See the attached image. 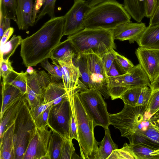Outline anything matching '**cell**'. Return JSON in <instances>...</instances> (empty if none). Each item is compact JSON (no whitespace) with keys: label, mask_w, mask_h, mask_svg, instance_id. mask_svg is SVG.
Masks as SVG:
<instances>
[{"label":"cell","mask_w":159,"mask_h":159,"mask_svg":"<svg viewBox=\"0 0 159 159\" xmlns=\"http://www.w3.org/2000/svg\"><path fill=\"white\" fill-rule=\"evenodd\" d=\"M64 23V16L50 19L36 32L23 39L20 55L25 67L36 66L50 58L61 42Z\"/></svg>","instance_id":"cell-1"},{"label":"cell","mask_w":159,"mask_h":159,"mask_svg":"<svg viewBox=\"0 0 159 159\" xmlns=\"http://www.w3.org/2000/svg\"><path fill=\"white\" fill-rule=\"evenodd\" d=\"M123 5L116 0H105L91 7L84 19L85 28L113 30L131 21Z\"/></svg>","instance_id":"cell-2"},{"label":"cell","mask_w":159,"mask_h":159,"mask_svg":"<svg viewBox=\"0 0 159 159\" xmlns=\"http://www.w3.org/2000/svg\"><path fill=\"white\" fill-rule=\"evenodd\" d=\"M78 54L93 53L102 58L111 49L116 48L112 30L85 28L68 35Z\"/></svg>","instance_id":"cell-3"},{"label":"cell","mask_w":159,"mask_h":159,"mask_svg":"<svg viewBox=\"0 0 159 159\" xmlns=\"http://www.w3.org/2000/svg\"><path fill=\"white\" fill-rule=\"evenodd\" d=\"M79 85L73 91V100L77 122L78 143L80 155L83 159H93L98 149V142L94 136L95 127L92 120L86 112L79 95Z\"/></svg>","instance_id":"cell-4"},{"label":"cell","mask_w":159,"mask_h":159,"mask_svg":"<svg viewBox=\"0 0 159 159\" xmlns=\"http://www.w3.org/2000/svg\"><path fill=\"white\" fill-rule=\"evenodd\" d=\"M150 84L149 78L141 65L134 66L128 72L119 76L107 78V88L112 100L120 98L127 89L142 88Z\"/></svg>","instance_id":"cell-5"},{"label":"cell","mask_w":159,"mask_h":159,"mask_svg":"<svg viewBox=\"0 0 159 159\" xmlns=\"http://www.w3.org/2000/svg\"><path fill=\"white\" fill-rule=\"evenodd\" d=\"M25 98L15 121L13 143L15 159H23L31 133L36 127Z\"/></svg>","instance_id":"cell-6"},{"label":"cell","mask_w":159,"mask_h":159,"mask_svg":"<svg viewBox=\"0 0 159 159\" xmlns=\"http://www.w3.org/2000/svg\"><path fill=\"white\" fill-rule=\"evenodd\" d=\"M99 92L81 87L79 95L88 115L93 121L95 127L99 125L104 129L110 125L107 105Z\"/></svg>","instance_id":"cell-7"},{"label":"cell","mask_w":159,"mask_h":159,"mask_svg":"<svg viewBox=\"0 0 159 159\" xmlns=\"http://www.w3.org/2000/svg\"><path fill=\"white\" fill-rule=\"evenodd\" d=\"M147 106H132L125 104L120 112L109 114L110 124L119 129L122 137L128 138L134 134L144 121Z\"/></svg>","instance_id":"cell-8"},{"label":"cell","mask_w":159,"mask_h":159,"mask_svg":"<svg viewBox=\"0 0 159 159\" xmlns=\"http://www.w3.org/2000/svg\"><path fill=\"white\" fill-rule=\"evenodd\" d=\"M25 73L27 88L25 95L32 108L43 102L46 90L52 81L50 75L44 70H34L31 74Z\"/></svg>","instance_id":"cell-9"},{"label":"cell","mask_w":159,"mask_h":159,"mask_svg":"<svg viewBox=\"0 0 159 159\" xmlns=\"http://www.w3.org/2000/svg\"><path fill=\"white\" fill-rule=\"evenodd\" d=\"M71 116V107L68 97L57 105H52L47 126L62 137L70 139Z\"/></svg>","instance_id":"cell-10"},{"label":"cell","mask_w":159,"mask_h":159,"mask_svg":"<svg viewBox=\"0 0 159 159\" xmlns=\"http://www.w3.org/2000/svg\"><path fill=\"white\" fill-rule=\"evenodd\" d=\"M90 7L87 1L74 0L72 6L64 15L63 36L72 35L85 28L84 18Z\"/></svg>","instance_id":"cell-11"},{"label":"cell","mask_w":159,"mask_h":159,"mask_svg":"<svg viewBox=\"0 0 159 159\" xmlns=\"http://www.w3.org/2000/svg\"><path fill=\"white\" fill-rule=\"evenodd\" d=\"M48 128L36 127L33 130L23 159H45L52 132Z\"/></svg>","instance_id":"cell-12"},{"label":"cell","mask_w":159,"mask_h":159,"mask_svg":"<svg viewBox=\"0 0 159 159\" xmlns=\"http://www.w3.org/2000/svg\"><path fill=\"white\" fill-rule=\"evenodd\" d=\"M89 70L88 89L98 91L107 98L110 96L107 88V76L101 58L93 53L85 54Z\"/></svg>","instance_id":"cell-13"},{"label":"cell","mask_w":159,"mask_h":159,"mask_svg":"<svg viewBox=\"0 0 159 159\" xmlns=\"http://www.w3.org/2000/svg\"><path fill=\"white\" fill-rule=\"evenodd\" d=\"M135 53L139 64L152 83L159 75V50L139 47Z\"/></svg>","instance_id":"cell-14"},{"label":"cell","mask_w":159,"mask_h":159,"mask_svg":"<svg viewBox=\"0 0 159 159\" xmlns=\"http://www.w3.org/2000/svg\"><path fill=\"white\" fill-rule=\"evenodd\" d=\"M146 27L145 23L141 22L125 23L112 30L113 38L121 41L128 40L133 43L138 41Z\"/></svg>","instance_id":"cell-15"},{"label":"cell","mask_w":159,"mask_h":159,"mask_svg":"<svg viewBox=\"0 0 159 159\" xmlns=\"http://www.w3.org/2000/svg\"><path fill=\"white\" fill-rule=\"evenodd\" d=\"M73 57H69L57 61V64L62 73V82L67 92L74 89L79 85L80 73L74 64Z\"/></svg>","instance_id":"cell-16"},{"label":"cell","mask_w":159,"mask_h":159,"mask_svg":"<svg viewBox=\"0 0 159 159\" xmlns=\"http://www.w3.org/2000/svg\"><path fill=\"white\" fill-rule=\"evenodd\" d=\"M16 23L20 30H27L33 26V0H17Z\"/></svg>","instance_id":"cell-17"},{"label":"cell","mask_w":159,"mask_h":159,"mask_svg":"<svg viewBox=\"0 0 159 159\" xmlns=\"http://www.w3.org/2000/svg\"><path fill=\"white\" fill-rule=\"evenodd\" d=\"M25 98V95L8 106L0 117V137L6 130L14 123Z\"/></svg>","instance_id":"cell-18"},{"label":"cell","mask_w":159,"mask_h":159,"mask_svg":"<svg viewBox=\"0 0 159 159\" xmlns=\"http://www.w3.org/2000/svg\"><path fill=\"white\" fill-rule=\"evenodd\" d=\"M14 127V123L6 130L0 137V159H15L13 143Z\"/></svg>","instance_id":"cell-19"},{"label":"cell","mask_w":159,"mask_h":159,"mask_svg":"<svg viewBox=\"0 0 159 159\" xmlns=\"http://www.w3.org/2000/svg\"><path fill=\"white\" fill-rule=\"evenodd\" d=\"M68 97L67 93L62 82H51L45 91L43 103L53 102L54 105Z\"/></svg>","instance_id":"cell-20"},{"label":"cell","mask_w":159,"mask_h":159,"mask_svg":"<svg viewBox=\"0 0 159 159\" xmlns=\"http://www.w3.org/2000/svg\"><path fill=\"white\" fill-rule=\"evenodd\" d=\"M136 42L139 47L159 50V25L147 27Z\"/></svg>","instance_id":"cell-21"},{"label":"cell","mask_w":159,"mask_h":159,"mask_svg":"<svg viewBox=\"0 0 159 159\" xmlns=\"http://www.w3.org/2000/svg\"><path fill=\"white\" fill-rule=\"evenodd\" d=\"M104 129V136L101 141L98 142L99 148L94 155L93 159H107L114 150L118 149L117 145L111 138L109 128Z\"/></svg>","instance_id":"cell-22"},{"label":"cell","mask_w":159,"mask_h":159,"mask_svg":"<svg viewBox=\"0 0 159 159\" xmlns=\"http://www.w3.org/2000/svg\"><path fill=\"white\" fill-rule=\"evenodd\" d=\"M123 6L131 17L141 22L146 16V0H124Z\"/></svg>","instance_id":"cell-23"},{"label":"cell","mask_w":159,"mask_h":159,"mask_svg":"<svg viewBox=\"0 0 159 159\" xmlns=\"http://www.w3.org/2000/svg\"><path fill=\"white\" fill-rule=\"evenodd\" d=\"M2 102L0 117L6 108L24 94L19 89L10 84L2 83Z\"/></svg>","instance_id":"cell-24"},{"label":"cell","mask_w":159,"mask_h":159,"mask_svg":"<svg viewBox=\"0 0 159 159\" xmlns=\"http://www.w3.org/2000/svg\"><path fill=\"white\" fill-rule=\"evenodd\" d=\"M125 143L135 159H159V149L139 144Z\"/></svg>","instance_id":"cell-25"},{"label":"cell","mask_w":159,"mask_h":159,"mask_svg":"<svg viewBox=\"0 0 159 159\" xmlns=\"http://www.w3.org/2000/svg\"><path fill=\"white\" fill-rule=\"evenodd\" d=\"M78 54L72 43L67 39L61 42L53 50L49 58L52 60L58 61L69 57H72L74 58Z\"/></svg>","instance_id":"cell-26"},{"label":"cell","mask_w":159,"mask_h":159,"mask_svg":"<svg viewBox=\"0 0 159 159\" xmlns=\"http://www.w3.org/2000/svg\"><path fill=\"white\" fill-rule=\"evenodd\" d=\"M52 131L45 159H60L63 138L55 131Z\"/></svg>","instance_id":"cell-27"},{"label":"cell","mask_w":159,"mask_h":159,"mask_svg":"<svg viewBox=\"0 0 159 159\" xmlns=\"http://www.w3.org/2000/svg\"><path fill=\"white\" fill-rule=\"evenodd\" d=\"M2 82L8 84L15 87L25 94L27 88L25 73L17 72L13 70L4 79Z\"/></svg>","instance_id":"cell-28"},{"label":"cell","mask_w":159,"mask_h":159,"mask_svg":"<svg viewBox=\"0 0 159 159\" xmlns=\"http://www.w3.org/2000/svg\"><path fill=\"white\" fill-rule=\"evenodd\" d=\"M74 58L75 59L73 62L79 69L81 81L86 88L88 89L90 79L88 62L85 55L78 54Z\"/></svg>","instance_id":"cell-29"},{"label":"cell","mask_w":159,"mask_h":159,"mask_svg":"<svg viewBox=\"0 0 159 159\" xmlns=\"http://www.w3.org/2000/svg\"><path fill=\"white\" fill-rule=\"evenodd\" d=\"M23 39L20 36L14 35L10 40L0 47V60L9 59L18 46L21 44Z\"/></svg>","instance_id":"cell-30"},{"label":"cell","mask_w":159,"mask_h":159,"mask_svg":"<svg viewBox=\"0 0 159 159\" xmlns=\"http://www.w3.org/2000/svg\"><path fill=\"white\" fill-rule=\"evenodd\" d=\"M147 126L137 129L151 144L153 148L159 149V130L152 126L149 122Z\"/></svg>","instance_id":"cell-31"},{"label":"cell","mask_w":159,"mask_h":159,"mask_svg":"<svg viewBox=\"0 0 159 159\" xmlns=\"http://www.w3.org/2000/svg\"><path fill=\"white\" fill-rule=\"evenodd\" d=\"M17 5V0H2L0 2V15L16 22Z\"/></svg>","instance_id":"cell-32"},{"label":"cell","mask_w":159,"mask_h":159,"mask_svg":"<svg viewBox=\"0 0 159 159\" xmlns=\"http://www.w3.org/2000/svg\"><path fill=\"white\" fill-rule=\"evenodd\" d=\"M159 110V89L152 90L151 96L146 107L144 121L150 118Z\"/></svg>","instance_id":"cell-33"},{"label":"cell","mask_w":159,"mask_h":159,"mask_svg":"<svg viewBox=\"0 0 159 159\" xmlns=\"http://www.w3.org/2000/svg\"><path fill=\"white\" fill-rule=\"evenodd\" d=\"M46 58L40 62L42 66L47 70L50 75L52 82H62V73L57 64V61L52 60V64Z\"/></svg>","instance_id":"cell-34"},{"label":"cell","mask_w":159,"mask_h":159,"mask_svg":"<svg viewBox=\"0 0 159 159\" xmlns=\"http://www.w3.org/2000/svg\"><path fill=\"white\" fill-rule=\"evenodd\" d=\"M141 89L140 88H129L121 96L120 98L122 100L125 104L133 107L137 106Z\"/></svg>","instance_id":"cell-35"},{"label":"cell","mask_w":159,"mask_h":159,"mask_svg":"<svg viewBox=\"0 0 159 159\" xmlns=\"http://www.w3.org/2000/svg\"><path fill=\"white\" fill-rule=\"evenodd\" d=\"M74 89L67 92L71 109L70 139L72 140L73 139H75L78 142L79 139L77 122L73 100V91Z\"/></svg>","instance_id":"cell-36"},{"label":"cell","mask_w":159,"mask_h":159,"mask_svg":"<svg viewBox=\"0 0 159 159\" xmlns=\"http://www.w3.org/2000/svg\"><path fill=\"white\" fill-rule=\"evenodd\" d=\"M56 1V0H45L42 9L36 17L35 24L46 14H48L50 19L56 17L55 13V7Z\"/></svg>","instance_id":"cell-37"},{"label":"cell","mask_w":159,"mask_h":159,"mask_svg":"<svg viewBox=\"0 0 159 159\" xmlns=\"http://www.w3.org/2000/svg\"><path fill=\"white\" fill-rule=\"evenodd\" d=\"M63 138L60 159H71L75 153V149L72 140Z\"/></svg>","instance_id":"cell-38"},{"label":"cell","mask_w":159,"mask_h":159,"mask_svg":"<svg viewBox=\"0 0 159 159\" xmlns=\"http://www.w3.org/2000/svg\"><path fill=\"white\" fill-rule=\"evenodd\" d=\"M115 61L123 74L127 73L134 66L130 60L117 52Z\"/></svg>","instance_id":"cell-39"},{"label":"cell","mask_w":159,"mask_h":159,"mask_svg":"<svg viewBox=\"0 0 159 159\" xmlns=\"http://www.w3.org/2000/svg\"><path fill=\"white\" fill-rule=\"evenodd\" d=\"M135 159V157L128 149L125 143L121 148L114 150L107 159Z\"/></svg>","instance_id":"cell-40"},{"label":"cell","mask_w":159,"mask_h":159,"mask_svg":"<svg viewBox=\"0 0 159 159\" xmlns=\"http://www.w3.org/2000/svg\"><path fill=\"white\" fill-rule=\"evenodd\" d=\"M116 52L112 48L101 58L106 74L115 61Z\"/></svg>","instance_id":"cell-41"},{"label":"cell","mask_w":159,"mask_h":159,"mask_svg":"<svg viewBox=\"0 0 159 159\" xmlns=\"http://www.w3.org/2000/svg\"><path fill=\"white\" fill-rule=\"evenodd\" d=\"M52 106L48 107L34 120L37 127L41 128L48 126L49 114Z\"/></svg>","instance_id":"cell-42"},{"label":"cell","mask_w":159,"mask_h":159,"mask_svg":"<svg viewBox=\"0 0 159 159\" xmlns=\"http://www.w3.org/2000/svg\"><path fill=\"white\" fill-rule=\"evenodd\" d=\"M152 91L147 86L142 88L138 100V106H147Z\"/></svg>","instance_id":"cell-43"},{"label":"cell","mask_w":159,"mask_h":159,"mask_svg":"<svg viewBox=\"0 0 159 159\" xmlns=\"http://www.w3.org/2000/svg\"><path fill=\"white\" fill-rule=\"evenodd\" d=\"M0 75L3 79L13 70L11 62L9 59L0 60Z\"/></svg>","instance_id":"cell-44"},{"label":"cell","mask_w":159,"mask_h":159,"mask_svg":"<svg viewBox=\"0 0 159 159\" xmlns=\"http://www.w3.org/2000/svg\"><path fill=\"white\" fill-rule=\"evenodd\" d=\"M159 5V0H146V17L150 18Z\"/></svg>","instance_id":"cell-45"},{"label":"cell","mask_w":159,"mask_h":159,"mask_svg":"<svg viewBox=\"0 0 159 159\" xmlns=\"http://www.w3.org/2000/svg\"><path fill=\"white\" fill-rule=\"evenodd\" d=\"M53 104V102H51L47 104H44L43 102L33 108H30V112L34 120L36 119L40 114L48 107L52 105Z\"/></svg>","instance_id":"cell-46"},{"label":"cell","mask_w":159,"mask_h":159,"mask_svg":"<svg viewBox=\"0 0 159 159\" xmlns=\"http://www.w3.org/2000/svg\"><path fill=\"white\" fill-rule=\"evenodd\" d=\"M10 20L9 19L0 15V39L5 31L10 27Z\"/></svg>","instance_id":"cell-47"},{"label":"cell","mask_w":159,"mask_h":159,"mask_svg":"<svg viewBox=\"0 0 159 159\" xmlns=\"http://www.w3.org/2000/svg\"><path fill=\"white\" fill-rule=\"evenodd\" d=\"M45 0H35L34 4L32 17L33 22L34 25L35 24L36 17L40 11V10L44 4Z\"/></svg>","instance_id":"cell-48"},{"label":"cell","mask_w":159,"mask_h":159,"mask_svg":"<svg viewBox=\"0 0 159 159\" xmlns=\"http://www.w3.org/2000/svg\"><path fill=\"white\" fill-rule=\"evenodd\" d=\"M122 74H123L120 71L115 61L106 75L107 78L118 76Z\"/></svg>","instance_id":"cell-49"},{"label":"cell","mask_w":159,"mask_h":159,"mask_svg":"<svg viewBox=\"0 0 159 159\" xmlns=\"http://www.w3.org/2000/svg\"><path fill=\"white\" fill-rule=\"evenodd\" d=\"M14 31V29L10 27L5 31L0 39V47L2 46L8 41L13 34Z\"/></svg>","instance_id":"cell-50"},{"label":"cell","mask_w":159,"mask_h":159,"mask_svg":"<svg viewBox=\"0 0 159 159\" xmlns=\"http://www.w3.org/2000/svg\"><path fill=\"white\" fill-rule=\"evenodd\" d=\"M150 18L149 26L159 25V5Z\"/></svg>","instance_id":"cell-51"},{"label":"cell","mask_w":159,"mask_h":159,"mask_svg":"<svg viewBox=\"0 0 159 159\" xmlns=\"http://www.w3.org/2000/svg\"><path fill=\"white\" fill-rule=\"evenodd\" d=\"M148 86L152 90L159 89V75Z\"/></svg>","instance_id":"cell-52"},{"label":"cell","mask_w":159,"mask_h":159,"mask_svg":"<svg viewBox=\"0 0 159 159\" xmlns=\"http://www.w3.org/2000/svg\"><path fill=\"white\" fill-rule=\"evenodd\" d=\"M105 0H89L87 1L89 6L91 7L95 6Z\"/></svg>","instance_id":"cell-53"},{"label":"cell","mask_w":159,"mask_h":159,"mask_svg":"<svg viewBox=\"0 0 159 159\" xmlns=\"http://www.w3.org/2000/svg\"><path fill=\"white\" fill-rule=\"evenodd\" d=\"M149 122L155 128L159 130V121L157 120H149Z\"/></svg>","instance_id":"cell-54"},{"label":"cell","mask_w":159,"mask_h":159,"mask_svg":"<svg viewBox=\"0 0 159 159\" xmlns=\"http://www.w3.org/2000/svg\"><path fill=\"white\" fill-rule=\"evenodd\" d=\"M159 121V110L153 115L149 119Z\"/></svg>","instance_id":"cell-55"},{"label":"cell","mask_w":159,"mask_h":159,"mask_svg":"<svg viewBox=\"0 0 159 159\" xmlns=\"http://www.w3.org/2000/svg\"><path fill=\"white\" fill-rule=\"evenodd\" d=\"M27 69L26 71L25 72L27 74H32L34 70L33 68L32 67V66H28Z\"/></svg>","instance_id":"cell-56"}]
</instances>
